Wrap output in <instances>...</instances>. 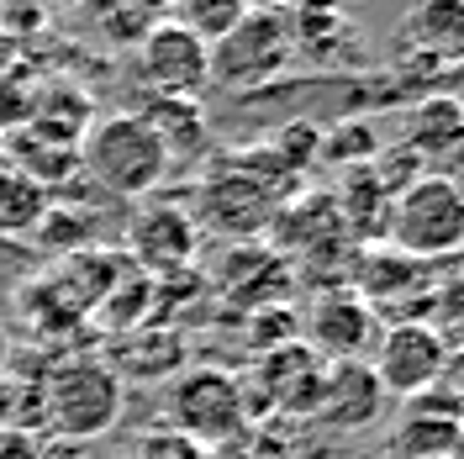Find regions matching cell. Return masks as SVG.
<instances>
[{
	"label": "cell",
	"mask_w": 464,
	"mask_h": 459,
	"mask_svg": "<svg viewBox=\"0 0 464 459\" xmlns=\"http://www.w3.org/2000/svg\"><path fill=\"white\" fill-rule=\"evenodd\" d=\"M111 370L116 380L127 386H148V380H174L185 370V338L174 327H159V322H143L132 333H121L111 348Z\"/></svg>",
	"instance_id": "obj_15"
},
{
	"label": "cell",
	"mask_w": 464,
	"mask_h": 459,
	"mask_svg": "<svg viewBox=\"0 0 464 459\" xmlns=\"http://www.w3.org/2000/svg\"><path fill=\"white\" fill-rule=\"evenodd\" d=\"M301 344L312 354H322L327 365L370 359V348H375V307L364 296H353V290H327L312 307V317H306V338Z\"/></svg>",
	"instance_id": "obj_11"
},
{
	"label": "cell",
	"mask_w": 464,
	"mask_h": 459,
	"mask_svg": "<svg viewBox=\"0 0 464 459\" xmlns=\"http://www.w3.org/2000/svg\"><path fill=\"white\" fill-rule=\"evenodd\" d=\"M459 428H464V391H459Z\"/></svg>",
	"instance_id": "obj_25"
},
{
	"label": "cell",
	"mask_w": 464,
	"mask_h": 459,
	"mask_svg": "<svg viewBox=\"0 0 464 459\" xmlns=\"http://www.w3.org/2000/svg\"><path fill=\"white\" fill-rule=\"evenodd\" d=\"M132 80L143 95L196 101L211 85V43L196 37L185 22H153L132 48Z\"/></svg>",
	"instance_id": "obj_5"
},
{
	"label": "cell",
	"mask_w": 464,
	"mask_h": 459,
	"mask_svg": "<svg viewBox=\"0 0 464 459\" xmlns=\"http://www.w3.org/2000/svg\"><path fill=\"white\" fill-rule=\"evenodd\" d=\"M201 459H254V444H243V438H237V444H217V449H206Z\"/></svg>",
	"instance_id": "obj_21"
},
{
	"label": "cell",
	"mask_w": 464,
	"mask_h": 459,
	"mask_svg": "<svg viewBox=\"0 0 464 459\" xmlns=\"http://www.w3.org/2000/svg\"><path fill=\"white\" fill-rule=\"evenodd\" d=\"M201 454H206L201 444H190L185 433H174V428H148L138 438V459H201Z\"/></svg>",
	"instance_id": "obj_19"
},
{
	"label": "cell",
	"mask_w": 464,
	"mask_h": 459,
	"mask_svg": "<svg viewBox=\"0 0 464 459\" xmlns=\"http://www.w3.org/2000/svg\"><path fill=\"white\" fill-rule=\"evenodd\" d=\"M391 459H464L459 396L454 402H411L401 428L391 433Z\"/></svg>",
	"instance_id": "obj_14"
},
{
	"label": "cell",
	"mask_w": 464,
	"mask_h": 459,
	"mask_svg": "<svg viewBox=\"0 0 464 459\" xmlns=\"http://www.w3.org/2000/svg\"><path fill=\"white\" fill-rule=\"evenodd\" d=\"M80 170L90 174V185H101L106 196H148L164 185V174L174 170L159 132L148 127L138 112H111L95 116L80 138Z\"/></svg>",
	"instance_id": "obj_1"
},
{
	"label": "cell",
	"mask_w": 464,
	"mask_h": 459,
	"mask_svg": "<svg viewBox=\"0 0 464 459\" xmlns=\"http://www.w3.org/2000/svg\"><path fill=\"white\" fill-rule=\"evenodd\" d=\"M380 406H385V391H380L370 359H338L327 365V380H322V402L317 417L322 428H338V433H364L380 423Z\"/></svg>",
	"instance_id": "obj_12"
},
{
	"label": "cell",
	"mask_w": 464,
	"mask_h": 459,
	"mask_svg": "<svg viewBox=\"0 0 464 459\" xmlns=\"http://www.w3.org/2000/svg\"><path fill=\"white\" fill-rule=\"evenodd\" d=\"M138 116L159 132V143H164V153H169V164H179L185 153H201V148H206L201 101H164V95H143Z\"/></svg>",
	"instance_id": "obj_16"
},
{
	"label": "cell",
	"mask_w": 464,
	"mask_h": 459,
	"mask_svg": "<svg viewBox=\"0 0 464 459\" xmlns=\"http://www.w3.org/2000/svg\"><path fill=\"white\" fill-rule=\"evenodd\" d=\"M285 206V196L275 185H264L237 153L217 164V174H206L201 185V222L227 238H254V232L275 228V211Z\"/></svg>",
	"instance_id": "obj_9"
},
{
	"label": "cell",
	"mask_w": 464,
	"mask_h": 459,
	"mask_svg": "<svg viewBox=\"0 0 464 459\" xmlns=\"http://www.w3.org/2000/svg\"><path fill=\"white\" fill-rule=\"evenodd\" d=\"M385 238L406 259H449L464 249V196L454 180L422 174L391 201V228Z\"/></svg>",
	"instance_id": "obj_4"
},
{
	"label": "cell",
	"mask_w": 464,
	"mask_h": 459,
	"mask_svg": "<svg viewBox=\"0 0 464 459\" xmlns=\"http://www.w3.org/2000/svg\"><path fill=\"white\" fill-rule=\"evenodd\" d=\"M401 48L428 58L433 69H459L464 63V0H417L401 22Z\"/></svg>",
	"instance_id": "obj_13"
},
{
	"label": "cell",
	"mask_w": 464,
	"mask_h": 459,
	"mask_svg": "<svg viewBox=\"0 0 464 459\" xmlns=\"http://www.w3.org/2000/svg\"><path fill=\"white\" fill-rule=\"evenodd\" d=\"M179 5V16L174 22H185V27L206 37V43H217V37H227L248 11H254V0H174Z\"/></svg>",
	"instance_id": "obj_18"
},
{
	"label": "cell",
	"mask_w": 464,
	"mask_h": 459,
	"mask_svg": "<svg viewBox=\"0 0 464 459\" xmlns=\"http://www.w3.org/2000/svg\"><path fill=\"white\" fill-rule=\"evenodd\" d=\"M370 370H375L385 396L417 402L422 391H433L449 375V344L438 338V327H428L422 317H401L391 322L370 348Z\"/></svg>",
	"instance_id": "obj_7"
},
{
	"label": "cell",
	"mask_w": 464,
	"mask_h": 459,
	"mask_svg": "<svg viewBox=\"0 0 464 459\" xmlns=\"http://www.w3.org/2000/svg\"><path fill=\"white\" fill-rule=\"evenodd\" d=\"M290 27L275 5H254L227 37L211 43V85L222 90H259L290 63Z\"/></svg>",
	"instance_id": "obj_6"
},
{
	"label": "cell",
	"mask_w": 464,
	"mask_h": 459,
	"mask_svg": "<svg viewBox=\"0 0 464 459\" xmlns=\"http://www.w3.org/2000/svg\"><path fill=\"white\" fill-rule=\"evenodd\" d=\"M443 85H449L443 95H454V101L464 106V63H459V69H449V74H443Z\"/></svg>",
	"instance_id": "obj_22"
},
{
	"label": "cell",
	"mask_w": 464,
	"mask_h": 459,
	"mask_svg": "<svg viewBox=\"0 0 464 459\" xmlns=\"http://www.w3.org/2000/svg\"><path fill=\"white\" fill-rule=\"evenodd\" d=\"M201 249V232H196V217L185 206L153 201L132 217V232H127V259L143 269L148 280H174L190 269V259Z\"/></svg>",
	"instance_id": "obj_10"
},
{
	"label": "cell",
	"mask_w": 464,
	"mask_h": 459,
	"mask_svg": "<svg viewBox=\"0 0 464 459\" xmlns=\"http://www.w3.org/2000/svg\"><path fill=\"white\" fill-rule=\"evenodd\" d=\"M32 5H48V11H63V5H80V0H32Z\"/></svg>",
	"instance_id": "obj_23"
},
{
	"label": "cell",
	"mask_w": 464,
	"mask_h": 459,
	"mask_svg": "<svg viewBox=\"0 0 464 459\" xmlns=\"http://www.w3.org/2000/svg\"><path fill=\"white\" fill-rule=\"evenodd\" d=\"M443 180H454V190H459V196H464V164H459V170H454V174H443Z\"/></svg>",
	"instance_id": "obj_24"
},
{
	"label": "cell",
	"mask_w": 464,
	"mask_h": 459,
	"mask_svg": "<svg viewBox=\"0 0 464 459\" xmlns=\"http://www.w3.org/2000/svg\"><path fill=\"white\" fill-rule=\"evenodd\" d=\"M43 428L69 444H90L121 423L127 386L116 380L106 359H69L43 380Z\"/></svg>",
	"instance_id": "obj_3"
},
{
	"label": "cell",
	"mask_w": 464,
	"mask_h": 459,
	"mask_svg": "<svg viewBox=\"0 0 464 459\" xmlns=\"http://www.w3.org/2000/svg\"><path fill=\"white\" fill-rule=\"evenodd\" d=\"M322 380H327V359L312 354L301 338L275 344L259 354V370L248 386V406L254 412H280V417H312L322 402Z\"/></svg>",
	"instance_id": "obj_8"
},
{
	"label": "cell",
	"mask_w": 464,
	"mask_h": 459,
	"mask_svg": "<svg viewBox=\"0 0 464 459\" xmlns=\"http://www.w3.org/2000/svg\"><path fill=\"white\" fill-rule=\"evenodd\" d=\"M37 459H95V454H90V444H69V438H48V444H37Z\"/></svg>",
	"instance_id": "obj_20"
},
{
	"label": "cell",
	"mask_w": 464,
	"mask_h": 459,
	"mask_svg": "<svg viewBox=\"0 0 464 459\" xmlns=\"http://www.w3.org/2000/svg\"><path fill=\"white\" fill-rule=\"evenodd\" d=\"M164 428L185 433V438L201 444V449L248 438V428H254L248 386L232 370H217V365L179 370L169 380V391H164Z\"/></svg>",
	"instance_id": "obj_2"
},
{
	"label": "cell",
	"mask_w": 464,
	"mask_h": 459,
	"mask_svg": "<svg viewBox=\"0 0 464 459\" xmlns=\"http://www.w3.org/2000/svg\"><path fill=\"white\" fill-rule=\"evenodd\" d=\"M375 153H380V132L370 122H343V127L322 132V164L364 170V164H375Z\"/></svg>",
	"instance_id": "obj_17"
}]
</instances>
